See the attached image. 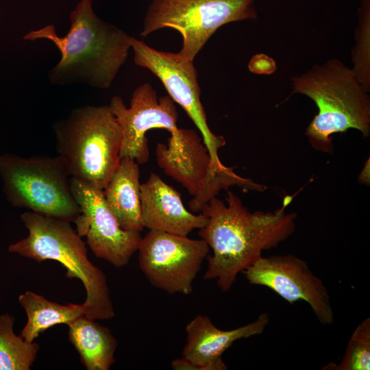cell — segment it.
Listing matches in <instances>:
<instances>
[{
  "mask_svg": "<svg viewBox=\"0 0 370 370\" xmlns=\"http://www.w3.org/2000/svg\"><path fill=\"white\" fill-rule=\"evenodd\" d=\"M109 107L122 132L120 158H130L138 164L147 162L149 149L146 134L150 130L164 129L174 137L177 134L178 113L175 102L169 96L158 98L149 83L134 90L130 108L119 96L111 99Z\"/></svg>",
  "mask_w": 370,
  "mask_h": 370,
  "instance_id": "4fadbf2b",
  "label": "cell"
},
{
  "mask_svg": "<svg viewBox=\"0 0 370 370\" xmlns=\"http://www.w3.org/2000/svg\"><path fill=\"white\" fill-rule=\"evenodd\" d=\"M292 94L311 99L318 108L306 128L312 146L330 153L331 136L349 129L368 137L370 133V97L352 69L332 58L314 64L306 72L291 78Z\"/></svg>",
  "mask_w": 370,
  "mask_h": 370,
  "instance_id": "3957f363",
  "label": "cell"
},
{
  "mask_svg": "<svg viewBox=\"0 0 370 370\" xmlns=\"http://www.w3.org/2000/svg\"><path fill=\"white\" fill-rule=\"evenodd\" d=\"M269 321L267 313L253 322L231 330L217 328L209 317L198 314L186 326L187 342L182 357L192 362L190 370H225L222 354L236 341L262 334Z\"/></svg>",
  "mask_w": 370,
  "mask_h": 370,
  "instance_id": "5bb4252c",
  "label": "cell"
},
{
  "mask_svg": "<svg viewBox=\"0 0 370 370\" xmlns=\"http://www.w3.org/2000/svg\"><path fill=\"white\" fill-rule=\"evenodd\" d=\"M140 190L142 221L149 230L187 236L207 223L204 214L188 210L180 193L155 173L140 184Z\"/></svg>",
  "mask_w": 370,
  "mask_h": 370,
  "instance_id": "9a60e30c",
  "label": "cell"
},
{
  "mask_svg": "<svg viewBox=\"0 0 370 370\" xmlns=\"http://www.w3.org/2000/svg\"><path fill=\"white\" fill-rule=\"evenodd\" d=\"M139 164L122 158L103 189L105 201L121 227L139 232L145 228L141 217Z\"/></svg>",
  "mask_w": 370,
  "mask_h": 370,
  "instance_id": "2e32d148",
  "label": "cell"
},
{
  "mask_svg": "<svg viewBox=\"0 0 370 370\" xmlns=\"http://www.w3.org/2000/svg\"><path fill=\"white\" fill-rule=\"evenodd\" d=\"M323 369L369 370L370 369V319L361 321L353 332L345 354L338 365L331 363Z\"/></svg>",
  "mask_w": 370,
  "mask_h": 370,
  "instance_id": "44dd1931",
  "label": "cell"
},
{
  "mask_svg": "<svg viewBox=\"0 0 370 370\" xmlns=\"http://www.w3.org/2000/svg\"><path fill=\"white\" fill-rule=\"evenodd\" d=\"M358 23L352 51V69L355 77L365 89L370 91V0H360L357 10Z\"/></svg>",
  "mask_w": 370,
  "mask_h": 370,
  "instance_id": "ffe728a7",
  "label": "cell"
},
{
  "mask_svg": "<svg viewBox=\"0 0 370 370\" xmlns=\"http://www.w3.org/2000/svg\"><path fill=\"white\" fill-rule=\"evenodd\" d=\"M292 197H284L282 206L274 212H251L240 198L227 190L226 204L214 197L201 212L207 223L199 236L212 249L204 280H216L223 292L228 291L238 274L251 265L263 251L277 247L295 231V212L286 208Z\"/></svg>",
  "mask_w": 370,
  "mask_h": 370,
  "instance_id": "6da1fadb",
  "label": "cell"
},
{
  "mask_svg": "<svg viewBox=\"0 0 370 370\" xmlns=\"http://www.w3.org/2000/svg\"><path fill=\"white\" fill-rule=\"evenodd\" d=\"M209 250L201 238L149 230L138 249V264L153 286L169 294L189 295Z\"/></svg>",
  "mask_w": 370,
  "mask_h": 370,
  "instance_id": "30bf717a",
  "label": "cell"
},
{
  "mask_svg": "<svg viewBox=\"0 0 370 370\" xmlns=\"http://www.w3.org/2000/svg\"><path fill=\"white\" fill-rule=\"evenodd\" d=\"M276 69L274 59L262 53L253 56L248 63L249 71L258 75H271Z\"/></svg>",
  "mask_w": 370,
  "mask_h": 370,
  "instance_id": "7402d4cb",
  "label": "cell"
},
{
  "mask_svg": "<svg viewBox=\"0 0 370 370\" xmlns=\"http://www.w3.org/2000/svg\"><path fill=\"white\" fill-rule=\"evenodd\" d=\"M71 177L103 190L120 161L122 132L109 106H84L53 124Z\"/></svg>",
  "mask_w": 370,
  "mask_h": 370,
  "instance_id": "5b68a950",
  "label": "cell"
},
{
  "mask_svg": "<svg viewBox=\"0 0 370 370\" xmlns=\"http://www.w3.org/2000/svg\"><path fill=\"white\" fill-rule=\"evenodd\" d=\"M28 235L11 244L8 251L41 262L56 260L66 269L69 278L79 280L86 291L82 304L84 316L94 320H106L115 315L107 278L87 256V248L71 222L32 211L21 215Z\"/></svg>",
  "mask_w": 370,
  "mask_h": 370,
  "instance_id": "277c9868",
  "label": "cell"
},
{
  "mask_svg": "<svg viewBox=\"0 0 370 370\" xmlns=\"http://www.w3.org/2000/svg\"><path fill=\"white\" fill-rule=\"evenodd\" d=\"M0 177L7 201L14 207L74 222L81 213L60 156L0 155Z\"/></svg>",
  "mask_w": 370,
  "mask_h": 370,
  "instance_id": "8992f818",
  "label": "cell"
},
{
  "mask_svg": "<svg viewBox=\"0 0 370 370\" xmlns=\"http://www.w3.org/2000/svg\"><path fill=\"white\" fill-rule=\"evenodd\" d=\"M130 45L135 64L149 70L161 81L169 97L184 109L201 132L214 166L224 169L218 151L225 140L208 126L193 61L182 58L177 53L157 50L134 37L130 38Z\"/></svg>",
  "mask_w": 370,
  "mask_h": 370,
  "instance_id": "9c48e42d",
  "label": "cell"
},
{
  "mask_svg": "<svg viewBox=\"0 0 370 370\" xmlns=\"http://www.w3.org/2000/svg\"><path fill=\"white\" fill-rule=\"evenodd\" d=\"M157 164L164 173L180 183L193 196L188 207L193 213L201 211L205 204L221 190L237 186L244 190H263L264 186L241 177L233 169H216L204 141L193 129L179 128L167 144L156 148Z\"/></svg>",
  "mask_w": 370,
  "mask_h": 370,
  "instance_id": "ba28073f",
  "label": "cell"
},
{
  "mask_svg": "<svg viewBox=\"0 0 370 370\" xmlns=\"http://www.w3.org/2000/svg\"><path fill=\"white\" fill-rule=\"evenodd\" d=\"M70 185L81 210L73 222L78 234L86 238V243L97 258L116 267L128 264L140 245V232L121 227L105 201L103 190L73 177Z\"/></svg>",
  "mask_w": 370,
  "mask_h": 370,
  "instance_id": "8fae6325",
  "label": "cell"
},
{
  "mask_svg": "<svg viewBox=\"0 0 370 370\" xmlns=\"http://www.w3.org/2000/svg\"><path fill=\"white\" fill-rule=\"evenodd\" d=\"M18 302L27 316V323L21 335L30 343L51 327L58 324L68 325L85 314L82 304L62 305L32 291L21 294Z\"/></svg>",
  "mask_w": 370,
  "mask_h": 370,
  "instance_id": "ac0fdd59",
  "label": "cell"
},
{
  "mask_svg": "<svg viewBox=\"0 0 370 370\" xmlns=\"http://www.w3.org/2000/svg\"><path fill=\"white\" fill-rule=\"evenodd\" d=\"M69 17L71 27L64 37L57 34L53 25H47L30 31L23 39L48 40L59 49L60 60L48 75L51 84L80 82L109 88L128 57L132 36L100 18L92 0H80Z\"/></svg>",
  "mask_w": 370,
  "mask_h": 370,
  "instance_id": "7a4b0ae2",
  "label": "cell"
},
{
  "mask_svg": "<svg viewBox=\"0 0 370 370\" xmlns=\"http://www.w3.org/2000/svg\"><path fill=\"white\" fill-rule=\"evenodd\" d=\"M257 16L255 0H151L140 35L145 38L160 29L173 28L182 37L177 54L194 61L219 27Z\"/></svg>",
  "mask_w": 370,
  "mask_h": 370,
  "instance_id": "52a82bcc",
  "label": "cell"
},
{
  "mask_svg": "<svg viewBox=\"0 0 370 370\" xmlns=\"http://www.w3.org/2000/svg\"><path fill=\"white\" fill-rule=\"evenodd\" d=\"M14 321V317L8 313L0 314V370H29L40 345L16 335Z\"/></svg>",
  "mask_w": 370,
  "mask_h": 370,
  "instance_id": "d6986e66",
  "label": "cell"
},
{
  "mask_svg": "<svg viewBox=\"0 0 370 370\" xmlns=\"http://www.w3.org/2000/svg\"><path fill=\"white\" fill-rule=\"evenodd\" d=\"M243 272L249 284L266 286L290 304L306 301L321 324L334 322L328 291L304 260L291 254L262 256Z\"/></svg>",
  "mask_w": 370,
  "mask_h": 370,
  "instance_id": "7c38bea8",
  "label": "cell"
},
{
  "mask_svg": "<svg viewBox=\"0 0 370 370\" xmlns=\"http://www.w3.org/2000/svg\"><path fill=\"white\" fill-rule=\"evenodd\" d=\"M68 336L87 370H108L118 341L110 330L83 315L67 325Z\"/></svg>",
  "mask_w": 370,
  "mask_h": 370,
  "instance_id": "e0dca14e",
  "label": "cell"
}]
</instances>
